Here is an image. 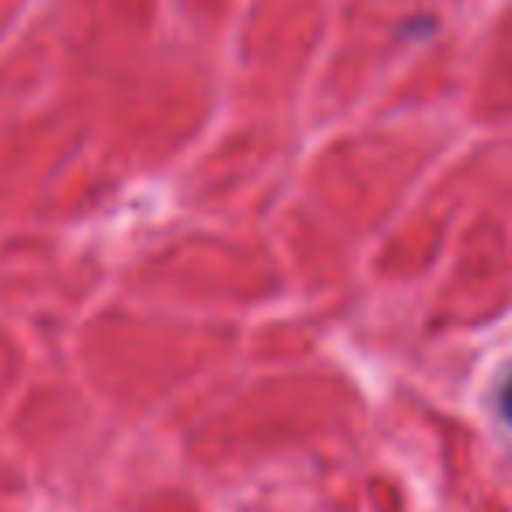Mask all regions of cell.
<instances>
[{"instance_id":"cell-1","label":"cell","mask_w":512,"mask_h":512,"mask_svg":"<svg viewBox=\"0 0 512 512\" xmlns=\"http://www.w3.org/2000/svg\"><path fill=\"white\" fill-rule=\"evenodd\" d=\"M498 411H502L505 425H512V369L502 379V386H498Z\"/></svg>"}]
</instances>
